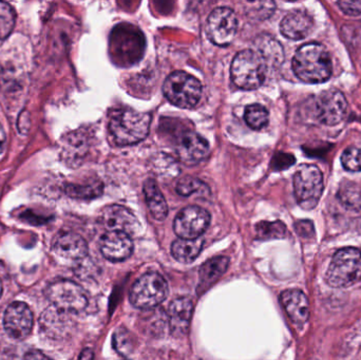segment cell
Returning <instances> with one entry per match:
<instances>
[{"label": "cell", "mask_w": 361, "mask_h": 360, "mask_svg": "<svg viewBox=\"0 0 361 360\" xmlns=\"http://www.w3.org/2000/svg\"><path fill=\"white\" fill-rule=\"evenodd\" d=\"M361 280V252L355 247L339 249L326 272V283L332 287L343 289Z\"/></svg>", "instance_id": "277c9868"}, {"label": "cell", "mask_w": 361, "mask_h": 360, "mask_svg": "<svg viewBox=\"0 0 361 360\" xmlns=\"http://www.w3.org/2000/svg\"><path fill=\"white\" fill-rule=\"evenodd\" d=\"M176 150L182 162L195 164L206 158L209 146L204 137L189 130L180 133L176 143Z\"/></svg>", "instance_id": "4fadbf2b"}, {"label": "cell", "mask_w": 361, "mask_h": 360, "mask_svg": "<svg viewBox=\"0 0 361 360\" xmlns=\"http://www.w3.org/2000/svg\"><path fill=\"white\" fill-rule=\"evenodd\" d=\"M341 10L349 16H358L361 14V0H341L337 2Z\"/></svg>", "instance_id": "d6a6232c"}, {"label": "cell", "mask_w": 361, "mask_h": 360, "mask_svg": "<svg viewBox=\"0 0 361 360\" xmlns=\"http://www.w3.org/2000/svg\"><path fill=\"white\" fill-rule=\"evenodd\" d=\"M192 313L193 304L189 298H177L169 304V328L173 335L180 336L187 333Z\"/></svg>", "instance_id": "ac0fdd59"}, {"label": "cell", "mask_w": 361, "mask_h": 360, "mask_svg": "<svg viewBox=\"0 0 361 360\" xmlns=\"http://www.w3.org/2000/svg\"><path fill=\"white\" fill-rule=\"evenodd\" d=\"M324 188V175L315 165H302L295 173V197L301 209L305 211L315 209L322 198Z\"/></svg>", "instance_id": "8992f818"}, {"label": "cell", "mask_w": 361, "mask_h": 360, "mask_svg": "<svg viewBox=\"0 0 361 360\" xmlns=\"http://www.w3.org/2000/svg\"><path fill=\"white\" fill-rule=\"evenodd\" d=\"M238 31L235 13L227 6L214 8L206 23V34L212 44L219 46H229Z\"/></svg>", "instance_id": "9c48e42d"}, {"label": "cell", "mask_w": 361, "mask_h": 360, "mask_svg": "<svg viewBox=\"0 0 361 360\" xmlns=\"http://www.w3.org/2000/svg\"><path fill=\"white\" fill-rule=\"evenodd\" d=\"M4 327L6 334L13 340H25L33 329L31 309L25 302H13L4 313Z\"/></svg>", "instance_id": "7c38bea8"}, {"label": "cell", "mask_w": 361, "mask_h": 360, "mask_svg": "<svg viewBox=\"0 0 361 360\" xmlns=\"http://www.w3.org/2000/svg\"><path fill=\"white\" fill-rule=\"evenodd\" d=\"M23 360H52L49 359L48 356L44 354V353L40 352V351L34 350L29 351V352L25 353V356H23Z\"/></svg>", "instance_id": "e575fe53"}, {"label": "cell", "mask_w": 361, "mask_h": 360, "mask_svg": "<svg viewBox=\"0 0 361 360\" xmlns=\"http://www.w3.org/2000/svg\"><path fill=\"white\" fill-rule=\"evenodd\" d=\"M282 306L290 321L297 325H303L310 317V304L305 293L299 290H288L281 294Z\"/></svg>", "instance_id": "e0dca14e"}, {"label": "cell", "mask_w": 361, "mask_h": 360, "mask_svg": "<svg viewBox=\"0 0 361 360\" xmlns=\"http://www.w3.org/2000/svg\"><path fill=\"white\" fill-rule=\"evenodd\" d=\"M99 247L106 259L121 262L133 255V242L131 237L125 232H108L102 237Z\"/></svg>", "instance_id": "5bb4252c"}, {"label": "cell", "mask_w": 361, "mask_h": 360, "mask_svg": "<svg viewBox=\"0 0 361 360\" xmlns=\"http://www.w3.org/2000/svg\"><path fill=\"white\" fill-rule=\"evenodd\" d=\"M163 93L173 105L183 109H191L201 99L202 85L190 74L175 71L165 80Z\"/></svg>", "instance_id": "5b68a950"}, {"label": "cell", "mask_w": 361, "mask_h": 360, "mask_svg": "<svg viewBox=\"0 0 361 360\" xmlns=\"http://www.w3.org/2000/svg\"><path fill=\"white\" fill-rule=\"evenodd\" d=\"M296 230L299 236L310 238L314 234V226L311 221H299L296 223Z\"/></svg>", "instance_id": "836d02e7"}, {"label": "cell", "mask_w": 361, "mask_h": 360, "mask_svg": "<svg viewBox=\"0 0 361 360\" xmlns=\"http://www.w3.org/2000/svg\"><path fill=\"white\" fill-rule=\"evenodd\" d=\"M53 249L57 255L70 260H82L88 255V244L78 234L61 232L55 239Z\"/></svg>", "instance_id": "2e32d148"}, {"label": "cell", "mask_w": 361, "mask_h": 360, "mask_svg": "<svg viewBox=\"0 0 361 360\" xmlns=\"http://www.w3.org/2000/svg\"><path fill=\"white\" fill-rule=\"evenodd\" d=\"M69 315L51 306L40 316V329L51 338H59L65 335L69 325Z\"/></svg>", "instance_id": "44dd1931"}, {"label": "cell", "mask_w": 361, "mask_h": 360, "mask_svg": "<svg viewBox=\"0 0 361 360\" xmlns=\"http://www.w3.org/2000/svg\"><path fill=\"white\" fill-rule=\"evenodd\" d=\"M210 215L206 209L192 205L183 209L176 217L173 230L180 239H199L207 230Z\"/></svg>", "instance_id": "8fae6325"}, {"label": "cell", "mask_w": 361, "mask_h": 360, "mask_svg": "<svg viewBox=\"0 0 361 360\" xmlns=\"http://www.w3.org/2000/svg\"><path fill=\"white\" fill-rule=\"evenodd\" d=\"M169 296V285L157 272H148L140 277L130 291V302L137 309H154Z\"/></svg>", "instance_id": "52a82bcc"}, {"label": "cell", "mask_w": 361, "mask_h": 360, "mask_svg": "<svg viewBox=\"0 0 361 360\" xmlns=\"http://www.w3.org/2000/svg\"><path fill=\"white\" fill-rule=\"evenodd\" d=\"M203 239H178L171 245V255L180 263H191L197 259L203 249Z\"/></svg>", "instance_id": "603a6c76"}, {"label": "cell", "mask_w": 361, "mask_h": 360, "mask_svg": "<svg viewBox=\"0 0 361 360\" xmlns=\"http://www.w3.org/2000/svg\"><path fill=\"white\" fill-rule=\"evenodd\" d=\"M178 194L183 197H189L192 194H206L209 192L207 185L201 180L192 177H185L180 179L177 185Z\"/></svg>", "instance_id": "83f0119b"}, {"label": "cell", "mask_w": 361, "mask_h": 360, "mask_svg": "<svg viewBox=\"0 0 361 360\" xmlns=\"http://www.w3.org/2000/svg\"><path fill=\"white\" fill-rule=\"evenodd\" d=\"M66 192L70 197L78 199H92L99 197L103 192L101 183L89 184V185H69Z\"/></svg>", "instance_id": "f546056e"}, {"label": "cell", "mask_w": 361, "mask_h": 360, "mask_svg": "<svg viewBox=\"0 0 361 360\" xmlns=\"http://www.w3.org/2000/svg\"><path fill=\"white\" fill-rule=\"evenodd\" d=\"M259 53L262 55L263 58L267 61V66L271 65L278 67L283 61V49L280 46L277 40L273 39L269 36L262 37L259 42Z\"/></svg>", "instance_id": "cb8c5ba5"}, {"label": "cell", "mask_w": 361, "mask_h": 360, "mask_svg": "<svg viewBox=\"0 0 361 360\" xmlns=\"http://www.w3.org/2000/svg\"><path fill=\"white\" fill-rule=\"evenodd\" d=\"M313 29V19L305 11L296 10L284 17L280 25V31L284 37L300 40L307 37Z\"/></svg>", "instance_id": "d6986e66"}, {"label": "cell", "mask_w": 361, "mask_h": 360, "mask_svg": "<svg viewBox=\"0 0 361 360\" xmlns=\"http://www.w3.org/2000/svg\"><path fill=\"white\" fill-rule=\"evenodd\" d=\"M229 266V259L223 256L212 258L202 266L200 270L199 287L197 291L203 293L209 289L226 272Z\"/></svg>", "instance_id": "ffe728a7"}, {"label": "cell", "mask_w": 361, "mask_h": 360, "mask_svg": "<svg viewBox=\"0 0 361 360\" xmlns=\"http://www.w3.org/2000/svg\"><path fill=\"white\" fill-rule=\"evenodd\" d=\"M338 200L350 211H361V187L352 182H343L339 187Z\"/></svg>", "instance_id": "d4e9b609"}, {"label": "cell", "mask_w": 361, "mask_h": 360, "mask_svg": "<svg viewBox=\"0 0 361 360\" xmlns=\"http://www.w3.org/2000/svg\"><path fill=\"white\" fill-rule=\"evenodd\" d=\"M16 14L14 8L0 1V39H6L14 29Z\"/></svg>", "instance_id": "4316f807"}, {"label": "cell", "mask_w": 361, "mask_h": 360, "mask_svg": "<svg viewBox=\"0 0 361 360\" xmlns=\"http://www.w3.org/2000/svg\"><path fill=\"white\" fill-rule=\"evenodd\" d=\"M102 221L109 232H121L125 234H137L140 223L135 216L122 205H110L104 209Z\"/></svg>", "instance_id": "9a60e30c"}, {"label": "cell", "mask_w": 361, "mask_h": 360, "mask_svg": "<svg viewBox=\"0 0 361 360\" xmlns=\"http://www.w3.org/2000/svg\"><path fill=\"white\" fill-rule=\"evenodd\" d=\"M244 120L250 128L260 130L269 124V111L264 106L260 105V104H252L246 107Z\"/></svg>", "instance_id": "484cf974"}, {"label": "cell", "mask_w": 361, "mask_h": 360, "mask_svg": "<svg viewBox=\"0 0 361 360\" xmlns=\"http://www.w3.org/2000/svg\"><path fill=\"white\" fill-rule=\"evenodd\" d=\"M259 238L277 239L284 238L286 235V228L282 222H261L256 226Z\"/></svg>", "instance_id": "f1b7e54d"}, {"label": "cell", "mask_w": 361, "mask_h": 360, "mask_svg": "<svg viewBox=\"0 0 361 360\" xmlns=\"http://www.w3.org/2000/svg\"><path fill=\"white\" fill-rule=\"evenodd\" d=\"M93 357H94L93 351L90 350V349H85V350L80 353L78 360H93Z\"/></svg>", "instance_id": "d590c367"}, {"label": "cell", "mask_w": 361, "mask_h": 360, "mask_svg": "<svg viewBox=\"0 0 361 360\" xmlns=\"http://www.w3.org/2000/svg\"><path fill=\"white\" fill-rule=\"evenodd\" d=\"M267 63L258 51L238 53L231 63V80L243 90H255L262 86L267 77Z\"/></svg>", "instance_id": "3957f363"}, {"label": "cell", "mask_w": 361, "mask_h": 360, "mask_svg": "<svg viewBox=\"0 0 361 360\" xmlns=\"http://www.w3.org/2000/svg\"><path fill=\"white\" fill-rule=\"evenodd\" d=\"M46 295L51 306L68 315L82 312L88 304L86 292L73 281L57 280L51 283Z\"/></svg>", "instance_id": "ba28073f"}, {"label": "cell", "mask_w": 361, "mask_h": 360, "mask_svg": "<svg viewBox=\"0 0 361 360\" xmlns=\"http://www.w3.org/2000/svg\"><path fill=\"white\" fill-rule=\"evenodd\" d=\"M150 124L149 114L135 110H118L110 118L109 132L116 145H135L149 135Z\"/></svg>", "instance_id": "7a4b0ae2"}, {"label": "cell", "mask_w": 361, "mask_h": 360, "mask_svg": "<svg viewBox=\"0 0 361 360\" xmlns=\"http://www.w3.org/2000/svg\"><path fill=\"white\" fill-rule=\"evenodd\" d=\"M144 194L148 209L152 213V217L158 221L166 219L169 215V205L163 196L162 192L159 188L158 184L154 180H147L144 183Z\"/></svg>", "instance_id": "7402d4cb"}, {"label": "cell", "mask_w": 361, "mask_h": 360, "mask_svg": "<svg viewBox=\"0 0 361 360\" xmlns=\"http://www.w3.org/2000/svg\"><path fill=\"white\" fill-rule=\"evenodd\" d=\"M293 71L301 82L322 84L328 82L333 73L332 59L324 44L310 42L295 53Z\"/></svg>", "instance_id": "6da1fadb"}, {"label": "cell", "mask_w": 361, "mask_h": 360, "mask_svg": "<svg viewBox=\"0 0 361 360\" xmlns=\"http://www.w3.org/2000/svg\"><path fill=\"white\" fill-rule=\"evenodd\" d=\"M6 132H4V128H2L1 125H0V152H2V150L4 149V146H6Z\"/></svg>", "instance_id": "8d00e7d4"}, {"label": "cell", "mask_w": 361, "mask_h": 360, "mask_svg": "<svg viewBox=\"0 0 361 360\" xmlns=\"http://www.w3.org/2000/svg\"><path fill=\"white\" fill-rule=\"evenodd\" d=\"M341 164L345 170L351 173L361 171V148L350 147L341 156Z\"/></svg>", "instance_id": "4dcf8cb0"}, {"label": "cell", "mask_w": 361, "mask_h": 360, "mask_svg": "<svg viewBox=\"0 0 361 360\" xmlns=\"http://www.w3.org/2000/svg\"><path fill=\"white\" fill-rule=\"evenodd\" d=\"M2 291H4V287H2L1 280H0V298H1Z\"/></svg>", "instance_id": "74e56055"}, {"label": "cell", "mask_w": 361, "mask_h": 360, "mask_svg": "<svg viewBox=\"0 0 361 360\" xmlns=\"http://www.w3.org/2000/svg\"><path fill=\"white\" fill-rule=\"evenodd\" d=\"M347 112V99L345 95L336 89L324 91L316 99V118L322 124L335 126L345 120Z\"/></svg>", "instance_id": "30bf717a"}, {"label": "cell", "mask_w": 361, "mask_h": 360, "mask_svg": "<svg viewBox=\"0 0 361 360\" xmlns=\"http://www.w3.org/2000/svg\"><path fill=\"white\" fill-rule=\"evenodd\" d=\"M112 342H114V348L120 354L128 355L133 351V342L131 340L130 333L127 332L124 328H121V329L114 332Z\"/></svg>", "instance_id": "1f68e13d"}]
</instances>
